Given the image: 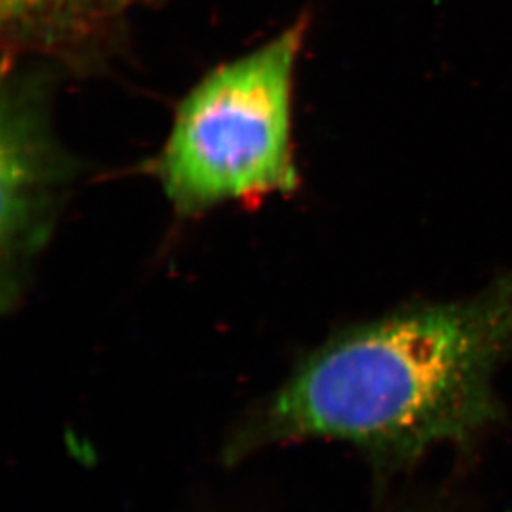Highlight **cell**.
Listing matches in <instances>:
<instances>
[{
	"label": "cell",
	"instance_id": "6da1fadb",
	"mask_svg": "<svg viewBox=\"0 0 512 512\" xmlns=\"http://www.w3.org/2000/svg\"><path fill=\"white\" fill-rule=\"evenodd\" d=\"M512 355V272L474 295L416 304L342 335L282 390L267 436L334 438L415 463L473 443L503 418Z\"/></svg>",
	"mask_w": 512,
	"mask_h": 512
},
{
	"label": "cell",
	"instance_id": "277c9868",
	"mask_svg": "<svg viewBox=\"0 0 512 512\" xmlns=\"http://www.w3.org/2000/svg\"><path fill=\"white\" fill-rule=\"evenodd\" d=\"M121 0H0L5 27L27 30L35 24L63 19L93 5L118 4Z\"/></svg>",
	"mask_w": 512,
	"mask_h": 512
},
{
	"label": "cell",
	"instance_id": "3957f363",
	"mask_svg": "<svg viewBox=\"0 0 512 512\" xmlns=\"http://www.w3.org/2000/svg\"><path fill=\"white\" fill-rule=\"evenodd\" d=\"M0 148L4 251L19 252L37 237L55 170L45 128L19 92H4Z\"/></svg>",
	"mask_w": 512,
	"mask_h": 512
},
{
	"label": "cell",
	"instance_id": "7a4b0ae2",
	"mask_svg": "<svg viewBox=\"0 0 512 512\" xmlns=\"http://www.w3.org/2000/svg\"><path fill=\"white\" fill-rule=\"evenodd\" d=\"M302 39V25L289 27L186 95L156 168L176 208L189 213L297 186L292 102Z\"/></svg>",
	"mask_w": 512,
	"mask_h": 512
}]
</instances>
